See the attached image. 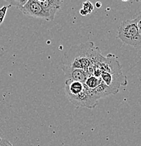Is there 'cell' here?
<instances>
[{"mask_svg":"<svg viewBox=\"0 0 141 146\" xmlns=\"http://www.w3.org/2000/svg\"><path fill=\"white\" fill-rule=\"evenodd\" d=\"M37 1L43 10L54 21L57 11L60 9L61 1L58 0H42V1L37 0Z\"/></svg>","mask_w":141,"mask_h":146,"instance_id":"obj_9","label":"cell"},{"mask_svg":"<svg viewBox=\"0 0 141 146\" xmlns=\"http://www.w3.org/2000/svg\"><path fill=\"white\" fill-rule=\"evenodd\" d=\"M68 100L77 107H83L86 108H94L98 104V100L92 95L91 91L86 86L81 94Z\"/></svg>","mask_w":141,"mask_h":146,"instance_id":"obj_4","label":"cell"},{"mask_svg":"<svg viewBox=\"0 0 141 146\" xmlns=\"http://www.w3.org/2000/svg\"><path fill=\"white\" fill-rule=\"evenodd\" d=\"M90 91L91 92L92 95L98 100L101 99V98H104V97L112 95V94H116L118 93L117 91L107 86L103 81L98 87L95 88L93 90Z\"/></svg>","mask_w":141,"mask_h":146,"instance_id":"obj_10","label":"cell"},{"mask_svg":"<svg viewBox=\"0 0 141 146\" xmlns=\"http://www.w3.org/2000/svg\"><path fill=\"white\" fill-rule=\"evenodd\" d=\"M101 78L107 86L117 91L118 92L120 86H126L128 84L126 77L123 74H109L107 72H102Z\"/></svg>","mask_w":141,"mask_h":146,"instance_id":"obj_6","label":"cell"},{"mask_svg":"<svg viewBox=\"0 0 141 146\" xmlns=\"http://www.w3.org/2000/svg\"><path fill=\"white\" fill-rule=\"evenodd\" d=\"M117 37L123 43L131 46L141 45V35L134 19L123 21L118 27Z\"/></svg>","mask_w":141,"mask_h":146,"instance_id":"obj_2","label":"cell"},{"mask_svg":"<svg viewBox=\"0 0 141 146\" xmlns=\"http://www.w3.org/2000/svg\"><path fill=\"white\" fill-rule=\"evenodd\" d=\"M93 5L90 2V1H85L84 4H83L82 9H80L79 13L81 16H88V15L90 14V13H91L92 11H93Z\"/></svg>","mask_w":141,"mask_h":146,"instance_id":"obj_12","label":"cell"},{"mask_svg":"<svg viewBox=\"0 0 141 146\" xmlns=\"http://www.w3.org/2000/svg\"><path fill=\"white\" fill-rule=\"evenodd\" d=\"M101 82H102V80L101 77H97L95 76L91 75L88 77L84 84L89 90H93L101 84Z\"/></svg>","mask_w":141,"mask_h":146,"instance_id":"obj_11","label":"cell"},{"mask_svg":"<svg viewBox=\"0 0 141 146\" xmlns=\"http://www.w3.org/2000/svg\"><path fill=\"white\" fill-rule=\"evenodd\" d=\"M0 146H14L12 145L11 143L9 141L5 139H1V141H0Z\"/></svg>","mask_w":141,"mask_h":146,"instance_id":"obj_16","label":"cell"},{"mask_svg":"<svg viewBox=\"0 0 141 146\" xmlns=\"http://www.w3.org/2000/svg\"><path fill=\"white\" fill-rule=\"evenodd\" d=\"M11 7L10 5L9 6H4L3 7H1L0 9V25L3 23L4 21V18H5L6 15H7V12L8 9Z\"/></svg>","mask_w":141,"mask_h":146,"instance_id":"obj_14","label":"cell"},{"mask_svg":"<svg viewBox=\"0 0 141 146\" xmlns=\"http://www.w3.org/2000/svg\"><path fill=\"white\" fill-rule=\"evenodd\" d=\"M24 15L31 17L42 18L47 21H52L53 20L43 10L37 0H28L26 4L21 9Z\"/></svg>","mask_w":141,"mask_h":146,"instance_id":"obj_5","label":"cell"},{"mask_svg":"<svg viewBox=\"0 0 141 146\" xmlns=\"http://www.w3.org/2000/svg\"><path fill=\"white\" fill-rule=\"evenodd\" d=\"M95 6H96L97 8H101V2H96V4H95Z\"/></svg>","mask_w":141,"mask_h":146,"instance_id":"obj_17","label":"cell"},{"mask_svg":"<svg viewBox=\"0 0 141 146\" xmlns=\"http://www.w3.org/2000/svg\"><path fill=\"white\" fill-rule=\"evenodd\" d=\"M101 56L100 49L94 46L93 42H87L79 45H73L63 55V68L88 70L98 63Z\"/></svg>","mask_w":141,"mask_h":146,"instance_id":"obj_1","label":"cell"},{"mask_svg":"<svg viewBox=\"0 0 141 146\" xmlns=\"http://www.w3.org/2000/svg\"><path fill=\"white\" fill-rule=\"evenodd\" d=\"M94 66L98 68L101 72L109 74H122V68L119 61L114 56L104 57L101 55L98 63Z\"/></svg>","mask_w":141,"mask_h":146,"instance_id":"obj_3","label":"cell"},{"mask_svg":"<svg viewBox=\"0 0 141 146\" xmlns=\"http://www.w3.org/2000/svg\"><path fill=\"white\" fill-rule=\"evenodd\" d=\"M133 19L136 21V23H137L138 27L139 29V31H140L141 35V11L138 12L137 14L135 15Z\"/></svg>","mask_w":141,"mask_h":146,"instance_id":"obj_15","label":"cell"},{"mask_svg":"<svg viewBox=\"0 0 141 146\" xmlns=\"http://www.w3.org/2000/svg\"><path fill=\"white\" fill-rule=\"evenodd\" d=\"M63 70L68 79L84 84L88 77L90 76L89 70L80 68H63Z\"/></svg>","mask_w":141,"mask_h":146,"instance_id":"obj_7","label":"cell"},{"mask_svg":"<svg viewBox=\"0 0 141 146\" xmlns=\"http://www.w3.org/2000/svg\"><path fill=\"white\" fill-rule=\"evenodd\" d=\"M84 84L68 79L65 82V94L67 99L78 96L84 91Z\"/></svg>","mask_w":141,"mask_h":146,"instance_id":"obj_8","label":"cell"},{"mask_svg":"<svg viewBox=\"0 0 141 146\" xmlns=\"http://www.w3.org/2000/svg\"><path fill=\"white\" fill-rule=\"evenodd\" d=\"M1 141V137H0V141Z\"/></svg>","mask_w":141,"mask_h":146,"instance_id":"obj_18","label":"cell"},{"mask_svg":"<svg viewBox=\"0 0 141 146\" xmlns=\"http://www.w3.org/2000/svg\"><path fill=\"white\" fill-rule=\"evenodd\" d=\"M28 0H13V1H7V2H9L10 6H13V7H16L17 9H21L23 7V6L25 5L27 3Z\"/></svg>","mask_w":141,"mask_h":146,"instance_id":"obj_13","label":"cell"}]
</instances>
